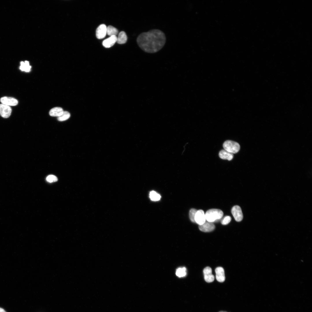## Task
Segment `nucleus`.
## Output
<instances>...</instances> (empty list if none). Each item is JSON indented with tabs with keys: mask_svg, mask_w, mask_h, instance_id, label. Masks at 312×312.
Returning <instances> with one entry per match:
<instances>
[{
	"mask_svg": "<svg viewBox=\"0 0 312 312\" xmlns=\"http://www.w3.org/2000/svg\"><path fill=\"white\" fill-rule=\"evenodd\" d=\"M140 48L145 52L155 53L161 49L165 45L166 37L162 31L153 29L141 33L137 38Z\"/></svg>",
	"mask_w": 312,
	"mask_h": 312,
	"instance_id": "1",
	"label": "nucleus"
},
{
	"mask_svg": "<svg viewBox=\"0 0 312 312\" xmlns=\"http://www.w3.org/2000/svg\"><path fill=\"white\" fill-rule=\"evenodd\" d=\"M223 215V212L221 210L215 209L208 210L205 214L206 220L212 222L220 219Z\"/></svg>",
	"mask_w": 312,
	"mask_h": 312,
	"instance_id": "2",
	"label": "nucleus"
},
{
	"mask_svg": "<svg viewBox=\"0 0 312 312\" xmlns=\"http://www.w3.org/2000/svg\"><path fill=\"white\" fill-rule=\"evenodd\" d=\"M223 146L225 150L232 154L237 153L240 148L239 143L229 140L225 141L223 144Z\"/></svg>",
	"mask_w": 312,
	"mask_h": 312,
	"instance_id": "3",
	"label": "nucleus"
},
{
	"mask_svg": "<svg viewBox=\"0 0 312 312\" xmlns=\"http://www.w3.org/2000/svg\"><path fill=\"white\" fill-rule=\"evenodd\" d=\"M231 213L235 220L240 222L243 219V214L241 207L238 205L234 206L231 209Z\"/></svg>",
	"mask_w": 312,
	"mask_h": 312,
	"instance_id": "4",
	"label": "nucleus"
},
{
	"mask_svg": "<svg viewBox=\"0 0 312 312\" xmlns=\"http://www.w3.org/2000/svg\"><path fill=\"white\" fill-rule=\"evenodd\" d=\"M11 107L3 104H0V115L3 118H7L9 117L12 112Z\"/></svg>",
	"mask_w": 312,
	"mask_h": 312,
	"instance_id": "5",
	"label": "nucleus"
},
{
	"mask_svg": "<svg viewBox=\"0 0 312 312\" xmlns=\"http://www.w3.org/2000/svg\"><path fill=\"white\" fill-rule=\"evenodd\" d=\"M195 222L199 225L204 224L206 221L205 214L202 210H197L195 217Z\"/></svg>",
	"mask_w": 312,
	"mask_h": 312,
	"instance_id": "6",
	"label": "nucleus"
},
{
	"mask_svg": "<svg viewBox=\"0 0 312 312\" xmlns=\"http://www.w3.org/2000/svg\"><path fill=\"white\" fill-rule=\"evenodd\" d=\"M199 230L202 231L208 232L213 231L215 228V226L212 222L206 221L203 224L199 226Z\"/></svg>",
	"mask_w": 312,
	"mask_h": 312,
	"instance_id": "7",
	"label": "nucleus"
},
{
	"mask_svg": "<svg viewBox=\"0 0 312 312\" xmlns=\"http://www.w3.org/2000/svg\"><path fill=\"white\" fill-rule=\"evenodd\" d=\"M204 278L205 281L207 283L213 282L214 280V276L212 274V269L211 268L207 267L203 270Z\"/></svg>",
	"mask_w": 312,
	"mask_h": 312,
	"instance_id": "8",
	"label": "nucleus"
},
{
	"mask_svg": "<svg viewBox=\"0 0 312 312\" xmlns=\"http://www.w3.org/2000/svg\"><path fill=\"white\" fill-rule=\"evenodd\" d=\"M0 100L2 104L8 106H15L18 103L16 99L12 97H3L1 98Z\"/></svg>",
	"mask_w": 312,
	"mask_h": 312,
	"instance_id": "9",
	"label": "nucleus"
},
{
	"mask_svg": "<svg viewBox=\"0 0 312 312\" xmlns=\"http://www.w3.org/2000/svg\"><path fill=\"white\" fill-rule=\"evenodd\" d=\"M107 27L104 24L100 25L96 30V36L98 39H102L106 36L107 34Z\"/></svg>",
	"mask_w": 312,
	"mask_h": 312,
	"instance_id": "10",
	"label": "nucleus"
},
{
	"mask_svg": "<svg viewBox=\"0 0 312 312\" xmlns=\"http://www.w3.org/2000/svg\"><path fill=\"white\" fill-rule=\"evenodd\" d=\"M216 278L217 281L220 282H223L225 281V277L224 269L222 267H218L215 269Z\"/></svg>",
	"mask_w": 312,
	"mask_h": 312,
	"instance_id": "11",
	"label": "nucleus"
},
{
	"mask_svg": "<svg viewBox=\"0 0 312 312\" xmlns=\"http://www.w3.org/2000/svg\"><path fill=\"white\" fill-rule=\"evenodd\" d=\"M117 38L116 36H110L109 38L103 41L102 44L105 48H110L113 46L116 42Z\"/></svg>",
	"mask_w": 312,
	"mask_h": 312,
	"instance_id": "12",
	"label": "nucleus"
},
{
	"mask_svg": "<svg viewBox=\"0 0 312 312\" xmlns=\"http://www.w3.org/2000/svg\"><path fill=\"white\" fill-rule=\"evenodd\" d=\"M219 155L221 159H227L229 161L231 160L233 157V154L228 152L224 149L221 150L220 151Z\"/></svg>",
	"mask_w": 312,
	"mask_h": 312,
	"instance_id": "13",
	"label": "nucleus"
},
{
	"mask_svg": "<svg viewBox=\"0 0 312 312\" xmlns=\"http://www.w3.org/2000/svg\"><path fill=\"white\" fill-rule=\"evenodd\" d=\"M64 111L62 108L59 107H56L51 109L50 111L49 114L52 116L59 117L62 114Z\"/></svg>",
	"mask_w": 312,
	"mask_h": 312,
	"instance_id": "14",
	"label": "nucleus"
},
{
	"mask_svg": "<svg viewBox=\"0 0 312 312\" xmlns=\"http://www.w3.org/2000/svg\"><path fill=\"white\" fill-rule=\"evenodd\" d=\"M127 37L126 33L124 31H121L117 37L116 42L119 44H123L126 42Z\"/></svg>",
	"mask_w": 312,
	"mask_h": 312,
	"instance_id": "15",
	"label": "nucleus"
},
{
	"mask_svg": "<svg viewBox=\"0 0 312 312\" xmlns=\"http://www.w3.org/2000/svg\"><path fill=\"white\" fill-rule=\"evenodd\" d=\"M20 64L21 65L20 66V69L21 71L27 72H29L30 71L31 67L29 65L28 61H25V62H21Z\"/></svg>",
	"mask_w": 312,
	"mask_h": 312,
	"instance_id": "16",
	"label": "nucleus"
},
{
	"mask_svg": "<svg viewBox=\"0 0 312 312\" xmlns=\"http://www.w3.org/2000/svg\"><path fill=\"white\" fill-rule=\"evenodd\" d=\"M118 33L117 29L112 26L109 25L107 27V34L110 36H116Z\"/></svg>",
	"mask_w": 312,
	"mask_h": 312,
	"instance_id": "17",
	"label": "nucleus"
},
{
	"mask_svg": "<svg viewBox=\"0 0 312 312\" xmlns=\"http://www.w3.org/2000/svg\"><path fill=\"white\" fill-rule=\"evenodd\" d=\"M176 275L179 277L185 276L187 274V270L185 267H180L177 268L176 272Z\"/></svg>",
	"mask_w": 312,
	"mask_h": 312,
	"instance_id": "18",
	"label": "nucleus"
},
{
	"mask_svg": "<svg viewBox=\"0 0 312 312\" xmlns=\"http://www.w3.org/2000/svg\"><path fill=\"white\" fill-rule=\"evenodd\" d=\"M149 197L151 200L153 201H157L160 200L161 196L159 194L154 191L150 192Z\"/></svg>",
	"mask_w": 312,
	"mask_h": 312,
	"instance_id": "19",
	"label": "nucleus"
},
{
	"mask_svg": "<svg viewBox=\"0 0 312 312\" xmlns=\"http://www.w3.org/2000/svg\"><path fill=\"white\" fill-rule=\"evenodd\" d=\"M70 116V113L68 112L64 111L60 116L57 117V120L60 121H63L68 119Z\"/></svg>",
	"mask_w": 312,
	"mask_h": 312,
	"instance_id": "20",
	"label": "nucleus"
},
{
	"mask_svg": "<svg viewBox=\"0 0 312 312\" xmlns=\"http://www.w3.org/2000/svg\"><path fill=\"white\" fill-rule=\"evenodd\" d=\"M197 210L194 208L190 209L189 212V217L191 221L195 223V217L196 214Z\"/></svg>",
	"mask_w": 312,
	"mask_h": 312,
	"instance_id": "21",
	"label": "nucleus"
},
{
	"mask_svg": "<svg viewBox=\"0 0 312 312\" xmlns=\"http://www.w3.org/2000/svg\"><path fill=\"white\" fill-rule=\"evenodd\" d=\"M46 179L48 182L50 183L56 182L58 180L57 177L53 175L48 176L47 177Z\"/></svg>",
	"mask_w": 312,
	"mask_h": 312,
	"instance_id": "22",
	"label": "nucleus"
},
{
	"mask_svg": "<svg viewBox=\"0 0 312 312\" xmlns=\"http://www.w3.org/2000/svg\"><path fill=\"white\" fill-rule=\"evenodd\" d=\"M231 218L229 216H225L221 220V223L223 225L228 224L231 220Z\"/></svg>",
	"mask_w": 312,
	"mask_h": 312,
	"instance_id": "23",
	"label": "nucleus"
},
{
	"mask_svg": "<svg viewBox=\"0 0 312 312\" xmlns=\"http://www.w3.org/2000/svg\"><path fill=\"white\" fill-rule=\"evenodd\" d=\"M0 312H6L4 309L0 307Z\"/></svg>",
	"mask_w": 312,
	"mask_h": 312,
	"instance_id": "24",
	"label": "nucleus"
},
{
	"mask_svg": "<svg viewBox=\"0 0 312 312\" xmlns=\"http://www.w3.org/2000/svg\"><path fill=\"white\" fill-rule=\"evenodd\" d=\"M219 312H227L225 311H219Z\"/></svg>",
	"mask_w": 312,
	"mask_h": 312,
	"instance_id": "25",
	"label": "nucleus"
}]
</instances>
